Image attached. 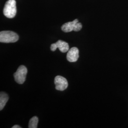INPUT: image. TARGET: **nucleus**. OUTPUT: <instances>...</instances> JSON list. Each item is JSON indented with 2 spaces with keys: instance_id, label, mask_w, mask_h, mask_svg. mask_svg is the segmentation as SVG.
Returning <instances> with one entry per match:
<instances>
[{
  "instance_id": "1",
  "label": "nucleus",
  "mask_w": 128,
  "mask_h": 128,
  "mask_svg": "<svg viewBox=\"0 0 128 128\" xmlns=\"http://www.w3.org/2000/svg\"><path fill=\"white\" fill-rule=\"evenodd\" d=\"M4 14L8 18H14L17 12L15 0H8L5 3L3 10Z\"/></svg>"
},
{
  "instance_id": "2",
  "label": "nucleus",
  "mask_w": 128,
  "mask_h": 128,
  "mask_svg": "<svg viewBox=\"0 0 128 128\" xmlns=\"http://www.w3.org/2000/svg\"><path fill=\"white\" fill-rule=\"evenodd\" d=\"M18 35L12 31H2L0 32V42L2 43H14L18 40Z\"/></svg>"
},
{
  "instance_id": "3",
  "label": "nucleus",
  "mask_w": 128,
  "mask_h": 128,
  "mask_svg": "<svg viewBox=\"0 0 128 128\" xmlns=\"http://www.w3.org/2000/svg\"><path fill=\"white\" fill-rule=\"evenodd\" d=\"M27 72V68L24 66H20L16 72L14 74L15 81L19 84H23L25 81Z\"/></svg>"
},
{
  "instance_id": "4",
  "label": "nucleus",
  "mask_w": 128,
  "mask_h": 128,
  "mask_svg": "<svg viewBox=\"0 0 128 128\" xmlns=\"http://www.w3.org/2000/svg\"><path fill=\"white\" fill-rule=\"evenodd\" d=\"M54 82L56 90L58 91H64L68 86V82L67 80L62 76H58L55 77Z\"/></svg>"
},
{
  "instance_id": "5",
  "label": "nucleus",
  "mask_w": 128,
  "mask_h": 128,
  "mask_svg": "<svg viewBox=\"0 0 128 128\" xmlns=\"http://www.w3.org/2000/svg\"><path fill=\"white\" fill-rule=\"evenodd\" d=\"M79 58V50L76 47H73L69 50L66 59L70 62H75Z\"/></svg>"
},
{
  "instance_id": "6",
  "label": "nucleus",
  "mask_w": 128,
  "mask_h": 128,
  "mask_svg": "<svg viewBox=\"0 0 128 128\" xmlns=\"http://www.w3.org/2000/svg\"><path fill=\"white\" fill-rule=\"evenodd\" d=\"M78 22V20L76 19L73 22L64 23L61 27V29L64 32H71L74 30L75 25Z\"/></svg>"
},
{
  "instance_id": "7",
  "label": "nucleus",
  "mask_w": 128,
  "mask_h": 128,
  "mask_svg": "<svg viewBox=\"0 0 128 128\" xmlns=\"http://www.w3.org/2000/svg\"><path fill=\"white\" fill-rule=\"evenodd\" d=\"M56 44L60 50L63 53H66L69 50L68 44L65 41L59 40L56 43Z\"/></svg>"
},
{
  "instance_id": "8",
  "label": "nucleus",
  "mask_w": 128,
  "mask_h": 128,
  "mask_svg": "<svg viewBox=\"0 0 128 128\" xmlns=\"http://www.w3.org/2000/svg\"><path fill=\"white\" fill-rule=\"evenodd\" d=\"M9 100V96L4 92H2L0 94V110H2Z\"/></svg>"
},
{
  "instance_id": "9",
  "label": "nucleus",
  "mask_w": 128,
  "mask_h": 128,
  "mask_svg": "<svg viewBox=\"0 0 128 128\" xmlns=\"http://www.w3.org/2000/svg\"><path fill=\"white\" fill-rule=\"evenodd\" d=\"M38 122V119L37 117L36 116L33 117L30 120L29 124H28V128H37Z\"/></svg>"
},
{
  "instance_id": "10",
  "label": "nucleus",
  "mask_w": 128,
  "mask_h": 128,
  "mask_svg": "<svg viewBox=\"0 0 128 128\" xmlns=\"http://www.w3.org/2000/svg\"><path fill=\"white\" fill-rule=\"evenodd\" d=\"M82 28V24L80 22H78L76 24L74 28V32H79L80 31Z\"/></svg>"
},
{
  "instance_id": "11",
  "label": "nucleus",
  "mask_w": 128,
  "mask_h": 128,
  "mask_svg": "<svg viewBox=\"0 0 128 128\" xmlns=\"http://www.w3.org/2000/svg\"><path fill=\"white\" fill-rule=\"evenodd\" d=\"M57 48H58V46H56V43L51 44L50 46V49L52 51H55L56 50Z\"/></svg>"
},
{
  "instance_id": "12",
  "label": "nucleus",
  "mask_w": 128,
  "mask_h": 128,
  "mask_svg": "<svg viewBox=\"0 0 128 128\" xmlns=\"http://www.w3.org/2000/svg\"><path fill=\"white\" fill-rule=\"evenodd\" d=\"M12 128H21V127L20 126H18V125H14V126L12 127Z\"/></svg>"
}]
</instances>
